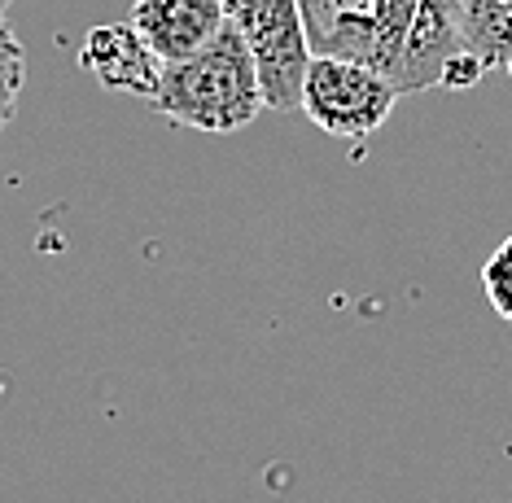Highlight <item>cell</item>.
<instances>
[{
    "label": "cell",
    "instance_id": "cell-1",
    "mask_svg": "<svg viewBox=\"0 0 512 503\" xmlns=\"http://www.w3.org/2000/svg\"><path fill=\"white\" fill-rule=\"evenodd\" d=\"M311 53L377 66L394 88H473L486 75L464 49L460 0H298Z\"/></svg>",
    "mask_w": 512,
    "mask_h": 503
},
{
    "label": "cell",
    "instance_id": "cell-2",
    "mask_svg": "<svg viewBox=\"0 0 512 503\" xmlns=\"http://www.w3.org/2000/svg\"><path fill=\"white\" fill-rule=\"evenodd\" d=\"M149 105L162 119L193 127V132L232 136L250 127L267 105L259 62H254L246 35L228 22L206 49H197L184 62H167Z\"/></svg>",
    "mask_w": 512,
    "mask_h": 503
},
{
    "label": "cell",
    "instance_id": "cell-3",
    "mask_svg": "<svg viewBox=\"0 0 512 503\" xmlns=\"http://www.w3.org/2000/svg\"><path fill=\"white\" fill-rule=\"evenodd\" d=\"M399 97L403 92L377 66L355 62V57H337V53H311L307 75H302L298 110L320 132H329L337 140H372L386 127Z\"/></svg>",
    "mask_w": 512,
    "mask_h": 503
},
{
    "label": "cell",
    "instance_id": "cell-4",
    "mask_svg": "<svg viewBox=\"0 0 512 503\" xmlns=\"http://www.w3.org/2000/svg\"><path fill=\"white\" fill-rule=\"evenodd\" d=\"M228 22L246 35L263 79L267 110H298L302 75L311 62V44L302 31L298 0H224Z\"/></svg>",
    "mask_w": 512,
    "mask_h": 503
},
{
    "label": "cell",
    "instance_id": "cell-5",
    "mask_svg": "<svg viewBox=\"0 0 512 503\" xmlns=\"http://www.w3.org/2000/svg\"><path fill=\"white\" fill-rule=\"evenodd\" d=\"M158 62H184L228 27L224 0H136L127 14Z\"/></svg>",
    "mask_w": 512,
    "mask_h": 503
},
{
    "label": "cell",
    "instance_id": "cell-6",
    "mask_svg": "<svg viewBox=\"0 0 512 503\" xmlns=\"http://www.w3.org/2000/svg\"><path fill=\"white\" fill-rule=\"evenodd\" d=\"M79 66L88 75H97L110 92H127V97H154L162 62L158 53L141 40V31L132 22H106V27H92L84 49H79Z\"/></svg>",
    "mask_w": 512,
    "mask_h": 503
},
{
    "label": "cell",
    "instance_id": "cell-7",
    "mask_svg": "<svg viewBox=\"0 0 512 503\" xmlns=\"http://www.w3.org/2000/svg\"><path fill=\"white\" fill-rule=\"evenodd\" d=\"M460 35L482 70L512 75V0H460Z\"/></svg>",
    "mask_w": 512,
    "mask_h": 503
},
{
    "label": "cell",
    "instance_id": "cell-8",
    "mask_svg": "<svg viewBox=\"0 0 512 503\" xmlns=\"http://www.w3.org/2000/svg\"><path fill=\"white\" fill-rule=\"evenodd\" d=\"M22 84H27V53H22L14 27L0 14V132H9V123H14Z\"/></svg>",
    "mask_w": 512,
    "mask_h": 503
},
{
    "label": "cell",
    "instance_id": "cell-9",
    "mask_svg": "<svg viewBox=\"0 0 512 503\" xmlns=\"http://www.w3.org/2000/svg\"><path fill=\"white\" fill-rule=\"evenodd\" d=\"M482 289L486 302L495 307V315L504 324H512V237L495 245V254L482 263Z\"/></svg>",
    "mask_w": 512,
    "mask_h": 503
},
{
    "label": "cell",
    "instance_id": "cell-10",
    "mask_svg": "<svg viewBox=\"0 0 512 503\" xmlns=\"http://www.w3.org/2000/svg\"><path fill=\"white\" fill-rule=\"evenodd\" d=\"M9 5H14V0H0V14H5V9H9Z\"/></svg>",
    "mask_w": 512,
    "mask_h": 503
}]
</instances>
